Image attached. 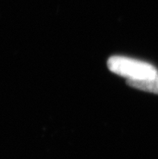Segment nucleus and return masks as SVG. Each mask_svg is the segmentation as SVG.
Instances as JSON below:
<instances>
[{
    "instance_id": "nucleus-2",
    "label": "nucleus",
    "mask_w": 158,
    "mask_h": 159,
    "mask_svg": "<svg viewBox=\"0 0 158 159\" xmlns=\"http://www.w3.org/2000/svg\"><path fill=\"white\" fill-rule=\"evenodd\" d=\"M127 84L131 87L138 90L158 94V76L153 79H149L144 82H128Z\"/></svg>"
},
{
    "instance_id": "nucleus-1",
    "label": "nucleus",
    "mask_w": 158,
    "mask_h": 159,
    "mask_svg": "<svg viewBox=\"0 0 158 159\" xmlns=\"http://www.w3.org/2000/svg\"><path fill=\"white\" fill-rule=\"evenodd\" d=\"M107 66L112 73L128 82H144L158 76V70L150 63L124 56L111 57Z\"/></svg>"
}]
</instances>
